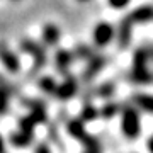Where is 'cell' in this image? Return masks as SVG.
Here are the masks:
<instances>
[{"instance_id":"cell-24","label":"cell","mask_w":153,"mask_h":153,"mask_svg":"<svg viewBox=\"0 0 153 153\" xmlns=\"http://www.w3.org/2000/svg\"><path fill=\"white\" fill-rule=\"evenodd\" d=\"M107 4H109L112 9L119 10V9H124V7L129 4V0H107Z\"/></svg>"},{"instance_id":"cell-26","label":"cell","mask_w":153,"mask_h":153,"mask_svg":"<svg viewBox=\"0 0 153 153\" xmlns=\"http://www.w3.org/2000/svg\"><path fill=\"white\" fill-rule=\"evenodd\" d=\"M0 153H5V141H4L2 134H0Z\"/></svg>"},{"instance_id":"cell-9","label":"cell","mask_w":153,"mask_h":153,"mask_svg":"<svg viewBox=\"0 0 153 153\" xmlns=\"http://www.w3.org/2000/svg\"><path fill=\"white\" fill-rule=\"evenodd\" d=\"M66 133H68L71 138H75L76 141H80V145L90 136L87 133V129H85V123L80 121V117H78V119L66 121Z\"/></svg>"},{"instance_id":"cell-8","label":"cell","mask_w":153,"mask_h":153,"mask_svg":"<svg viewBox=\"0 0 153 153\" xmlns=\"http://www.w3.org/2000/svg\"><path fill=\"white\" fill-rule=\"evenodd\" d=\"M105 63H107V58H105V56L95 55L90 61H87V66H85V70H83L82 80L83 82H90V80H94V78L97 76L99 71L105 66Z\"/></svg>"},{"instance_id":"cell-27","label":"cell","mask_w":153,"mask_h":153,"mask_svg":"<svg viewBox=\"0 0 153 153\" xmlns=\"http://www.w3.org/2000/svg\"><path fill=\"white\" fill-rule=\"evenodd\" d=\"M146 148H148V152L150 153H153V136L148 140V145H146Z\"/></svg>"},{"instance_id":"cell-19","label":"cell","mask_w":153,"mask_h":153,"mask_svg":"<svg viewBox=\"0 0 153 153\" xmlns=\"http://www.w3.org/2000/svg\"><path fill=\"white\" fill-rule=\"evenodd\" d=\"M73 56H75V60H92L95 53H94V48L92 46H88V44H78L75 49H73Z\"/></svg>"},{"instance_id":"cell-25","label":"cell","mask_w":153,"mask_h":153,"mask_svg":"<svg viewBox=\"0 0 153 153\" xmlns=\"http://www.w3.org/2000/svg\"><path fill=\"white\" fill-rule=\"evenodd\" d=\"M34 153H53V152H51V148H49L48 143L41 141V143H38V145H36V148H34Z\"/></svg>"},{"instance_id":"cell-29","label":"cell","mask_w":153,"mask_h":153,"mask_svg":"<svg viewBox=\"0 0 153 153\" xmlns=\"http://www.w3.org/2000/svg\"><path fill=\"white\" fill-rule=\"evenodd\" d=\"M78 2H88V0H78Z\"/></svg>"},{"instance_id":"cell-23","label":"cell","mask_w":153,"mask_h":153,"mask_svg":"<svg viewBox=\"0 0 153 153\" xmlns=\"http://www.w3.org/2000/svg\"><path fill=\"white\" fill-rule=\"evenodd\" d=\"M82 146H83V153H102L100 143H99L97 138H94V136H88L82 143Z\"/></svg>"},{"instance_id":"cell-12","label":"cell","mask_w":153,"mask_h":153,"mask_svg":"<svg viewBox=\"0 0 153 153\" xmlns=\"http://www.w3.org/2000/svg\"><path fill=\"white\" fill-rule=\"evenodd\" d=\"M128 17L133 21V24H146V22H152L153 21V5L152 4L140 5L138 9H134Z\"/></svg>"},{"instance_id":"cell-10","label":"cell","mask_w":153,"mask_h":153,"mask_svg":"<svg viewBox=\"0 0 153 153\" xmlns=\"http://www.w3.org/2000/svg\"><path fill=\"white\" fill-rule=\"evenodd\" d=\"M131 33H133V21L126 16L119 22V29H117V43L121 49H126L131 43Z\"/></svg>"},{"instance_id":"cell-1","label":"cell","mask_w":153,"mask_h":153,"mask_svg":"<svg viewBox=\"0 0 153 153\" xmlns=\"http://www.w3.org/2000/svg\"><path fill=\"white\" fill-rule=\"evenodd\" d=\"M150 53L148 48H138L133 55V68L129 71V80L134 83H150L153 82V73L148 70Z\"/></svg>"},{"instance_id":"cell-17","label":"cell","mask_w":153,"mask_h":153,"mask_svg":"<svg viewBox=\"0 0 153 153\" xmlns=\"http://www.w3.org/2000/svg\"><path fill=\"white\" fill-rule=\"evenodd\" d=\"M133 102L136 107H140L145 112H153V95H148V94H136L133 97Z\"/></svg>"},{"instance_id":"cell-15","label":"cell","mask_w":153,"mask_h":153,"mask_svg":"<svg viewBox=\"0 0 153 153\" xmlns=\"http://www.w3.org/2000/svg\"><path fill=\"white\" fill-rule=\"evenodd\" d=\"M38 87L41 92H44L46 95L49 97H55L56 95V90H58V82L55 80V76H49V75H44L38 80Z\"/></svg>"},{"instance_id":"cell-16","label":"cell","mask_w":153,"mask_h":153,"mask_svg":"<svg viewBox=\"0 0 153 153\" xmlns=\"http://www.w3.org/2000/svg\"><path fill=\"white\" fill-rule=\"evenodd\" d=\"M33 134H27V133H24V131H21V129H17V131H14L10 134V143L14 145V146H17V148H26V146H29L31 143H33Z\"/></svg>"},{"instance_id":"cell-13","label":"cell","mask_w":153,"mask_h":153,"mask_svg":"<svg viewBox=\"0 0 153 153\" xmlns=\"http://www.w3.org/2000/svg\"><path fill=\"white\" fill-rule=\"evenodd\" d=\"M41 38H43V43L46 46H56V44L60 43V38H61L60 27L56 24H44Z\"/></svg>"},{"instance_id":"cell-4","label":"cell","mask_w":153,"mask_h":153,"mask_svg":"<svg viewBox=\"0 0 153 153\" xmlns=\"http://www.w3.org/2000/svg\"><path fill=\"white\" fill-rule=\"evenodd\" d=\"M116 36V31H114V26L109 24V22H99L97 26L94 27V34H92V39H94V44L99 46V48H104L107 44L114 39Z\"/></svg>"},{"instance_id":"cell-11","label":"cell","mask_w":153,"mask_h":153,"mask_svg":"<svg viewBox=\"0 0 153 153\" xmlns=\"http://www.w3.org/2000/svg\"><path fill=\"white\" fill-rule=\"evenodd\" d=\"M73 61H75L73 51H68V49L60 48L55 53V68H56L58 73H66Z\"/></svg>"},{"instance_id":"cell-3","label":"cell","mask_w":153,"mask_h":153,"mask_svg":"<svg viewBox=\"0 0 153 153\" xmlns=\"http://www.w3.org/2000/svg\"><path fill=\"white\" fill-rule=\"evenodd\" d=\"M21 49L24 53H29V55L33 56V71H39L41 68L46 66L48 63V55H46V49L41 46L39 43H36L34 39L31 38H24L21 41Z\"/></svg>"},{"instance_id":"cell-7","label":"cell","mask_w":153,"mask_h":153,"mask_svg":"<svg viewBox=\"0 0 153 153\" xmlns=\"http://www.w3.org/2000/svg\"><path fill=\"white\" fill-rule=\"evenodd\" d=\"M22 104L29 109V116H31V117H33L38 124L46 123V121H48V111H46V104H44L43 100L27 99V100H24Z\"/></svg>"},{"instance_id":"cell-14","label":"cell","mask_w":153,"mask_h":153,"mask_svg":"<svg viewBox=\"0 0 153 153\" xmlns=\"http://www.w3.org/2000/svg\"><path fill=\"white\" fill-rule=\"evenodd\" d=\"M10 94H12V85L0 76V116H4L9 111Z\"/></svg>"},{"instance_id":"cell-22","label":"cell","mask_w":153,"mask_h":153,"mask_svg":"<svg viewBox=\"0 0 153 153\" xmlns=\"http://www.w3.org/2000/svg\"><path fill=\"white\" fill-rule=\"evenodd\" d=\"M36 124H38V123H36L29 114L22 116L21 119H19V129L24 131V133H27V134H33V136H34V128H36Z\"/></svg>"},{"instance_id":"cell-18","label":"cell","mask_w":153,"mask_h":153,"mask_svg":"<svg viewBox=\"0 0 153 153\" xmlns=\"http://www.w3.org/2000/svg\"><path fill=\"white\" fill-rule=\"evenodd\" d=\"M99 116H100L99 114V109L92 104V102H85L83 107H82V111H80V121H83V123L97 119Z\"/></svg>"},{"instance_id":"cell-6","label":"cell","mask_w":153,"mask_h":153,"mask_svg":"<svg viewBox=\"0 0 153 153\" xmlns=\"http://www.w3.org/2000/svg\"><path fill=\"white\" fill-rule=\"evenodd\" d=\"M0 61L7 68V71H10V73H17V71L21 70V60H19V56L5 43H0Z\"/></svg>"},{"instance_id":"cell-21","label":"cell","mask_w":153,"mask_h":153,"mask_svg":"<svg viewBox=\"0 0 153 153\" xmlns=\"http://www.w3.org/2000/svg\"><path fill=\"white\" fill-rule=\"evenodd\" d=\"M119 112V105L116 104V102H105L100 109H99V114L102 119H112L114 116H117Z\"/></svg>"},{"instance_id":"cell-20","label":"cell","mask_w":153,"mask_h":153,"mask_svg":"<svg viewBox=\"0 0 153 153\" xmlns=\"http://www.w3.org/2000/svg\"><path fill=\"white\" fill-rule=\"evenodd\" d=\"M114 92H116V83L114 82H104L94 90V95H97L100 99H109Z\"/></svg>"},{"instance_id":"cell-2","label":"cell","mask_w":153,"mask_h":153,"mask_svg":"<svg viewBox=\"0 0 153 153\" xmlns=\"http://www.w3.org/2000/svg\"><path fill=\"white\" fill-rule=\"evenodd\" d=\"M121 128H123V134L129 140L140 136L141 121H140V114L134 105H124L121 109Z\"/></svg>"},{"instance_id":"cell-28","label":"cell","mask_w":153,"mask_h":153,"mask_svg":"<svg viewBox=\"0 0 153 153\" xmlns=\"http://www.w3.org/2000/svg\"><path fill=\"white\" fill-rule=\"evenodd\" d=\"M148 53H150V60H153V46L148 49Z\"/></svg>"},{"instance_id":"cell-5","label":"cell","mask_w":153,"mask_h":153,"mask_svg":"<svg viewBox=\"0 0 153 153\" xmlns=\"http://www.w3.org/2000/svg\"><path fill=\"white\" fill-rule=\"evenodd\" d=\"M76 92H78V80L73 75H65L63 82L58 83V90H56L55 97L58 100H70L71 97H75Z\"/></svg>"}]
</instances>
